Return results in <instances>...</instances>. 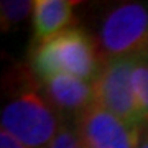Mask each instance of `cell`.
<instances>
[{"label":"cell","instance_id":"cell-1","mask_svg":"<svg viewBox=\"0 0 148 148\" xmlns=\"http://www.w3.org/2000/svg\"><path fill=\"white\" fill-rule=\"evenodd\" d=\"M32 71L40 81L68 74L94 82L102 68L95 38L81 28H68L33 46Z\"/></svg>","mask_w":148,"mask_h":148},{"label":"cell","instance_id":"cell-2","mask_svg":"<svg viewBox=\"0 0 148 148\" xmlns=\"http://www.w3.org/2000/svg\"><path fill=\"white\" fill-rule=\"evenodd\" d=\"M63 123L43 87L28 79L21 81L2 109V130L28 148H48Z\"/></svg>","mask_w":148,"mask_h":148},{"label":"cell","instance_id":"cell-3","mask_svg":"<svg viewBox=\"0 0 148 148\" xmlns=\"http://www.w3.org/2000/svg\"><path fill=\"white\" fill-rule=\"evenodd\" d=\"M97 46L102 63L119 58L148 54V3L123 2L102 16L97 30Z\"/></svg>","mask_w":148,"mask_h":148},{"label":"cell","instance_id":"cell-4","mask_svg":"<svg viewBox=\"0 0 148 148\" xmlns=\"http://www.w3.org/2000/svg\"><path fill=\"white\" fill-rule=\"evenodd\" d=\"M137 58H119L102 63L94 84L95 102L106 110L132 125L135 128H143V120L140 115L132 86V73Z\"/></svg>","mask_w":148,"mask_h":148},{"label":"cell","instance_id":"cell-5","mask_svg":"<svg viewBox=\"0 0 148 148\" xmlns=\"http://www.w3.org/2000/svg\"><path fill=\"white\" fill-rule=\"evenodd\" d=\"M84 148H138L143 128H135L97 102L76 117Z\"/></svg>","mask_w":148,"mask_h":148},{"label":"cell","instance_id":"cell-6","mask_svg":"<svg viewBox=\"0 0 148 148\" xmlns=\"http://www.w3.org/2000/svg\"><path fill=\"white\" fill-rule=\"evenodd\" d=\"M43 92L61 117H76L95 104L94 84L68 74H58L40 81Z\"/></svg>","mask_w":148,"mask_h":148},{"label":"cell","instance_id":"cell-7","mask_svg":"<svg viewBox=\"0 0 148 148\" xmlns=\"http://www.w3.org/2000/svg\"><path fill=\"white\" fill-rule=\"evenodd\" d=\"M77 2L73 0H35L33 33L35 45L43 43L68 30L73 21V10Z\"/></svg>","mask_w":148,"mask_h":148},{"label":"cell","instance_id":"cell-8","mask_svg":"<svg viewBox=\"0 0 148 148\" xmlns=\"http://www.w3.org/2000/svg\"><path fill=\"white\" fill-rule=\"evenodd\" d=\"M132 86L143 120V128H148V54L137 58L132 73Z\"/></svg>","mask_w":148,"mask_h":148},{"label":"cell","instance_id":"cell-9","mask_svg":"<svg viewBox=\"0 0 148 148\" xmlns=\"http://www.w3.org/2000/svg\"><path fill=\"white\" fill-rule=\"evenodd\" d=\"M35 8L32 0H2L0 3V20L2 30H10L12 27L20 25Z\"/></svg>","mask_w":148,"mask_h":148},{"label":"cell","instance_id":"cell-10","mask_svg":"<svg viewBox=\"0 0 148 148\" xmlns=\"http://www.w3.org/2000/svg\"><path fill=\"white\" fill-rule=\"evenodd\" d=\"M48 148H84L81 143L79 133L76 128V123H63L59 132L56 133L54 140Z\"/></svg>","mask_w":148,"mask_h":148},{"label":"cell","instance_id":"cell-11","mask_svg":"<svg viewBox=\"0 0 148 148\" xmlns=\"http://www.w3.org/2000/svg\"><path fill=\"white\" fill-rule=\"evenodd\" d=\"M0 148H28V147L23 145V143H20L18 140H15V138L12 137V135H8L7 132L0 130Z\"/></svg>","mask_w":148,"mask_h":148},{"label":"cell","instance_id":"cell-12","mask_svg":"<svg viewBox=\"0 0 148 148\" xmlns=\"http://www.w3.org/2000/svg\"><path fill=\"white\" fill-rule=\"evenodd\" d=\"M138 148H148V128H143L142 138H140V143H138Z\"/></svg>","mask_w":148,"mask_h":148}]
</instances>
